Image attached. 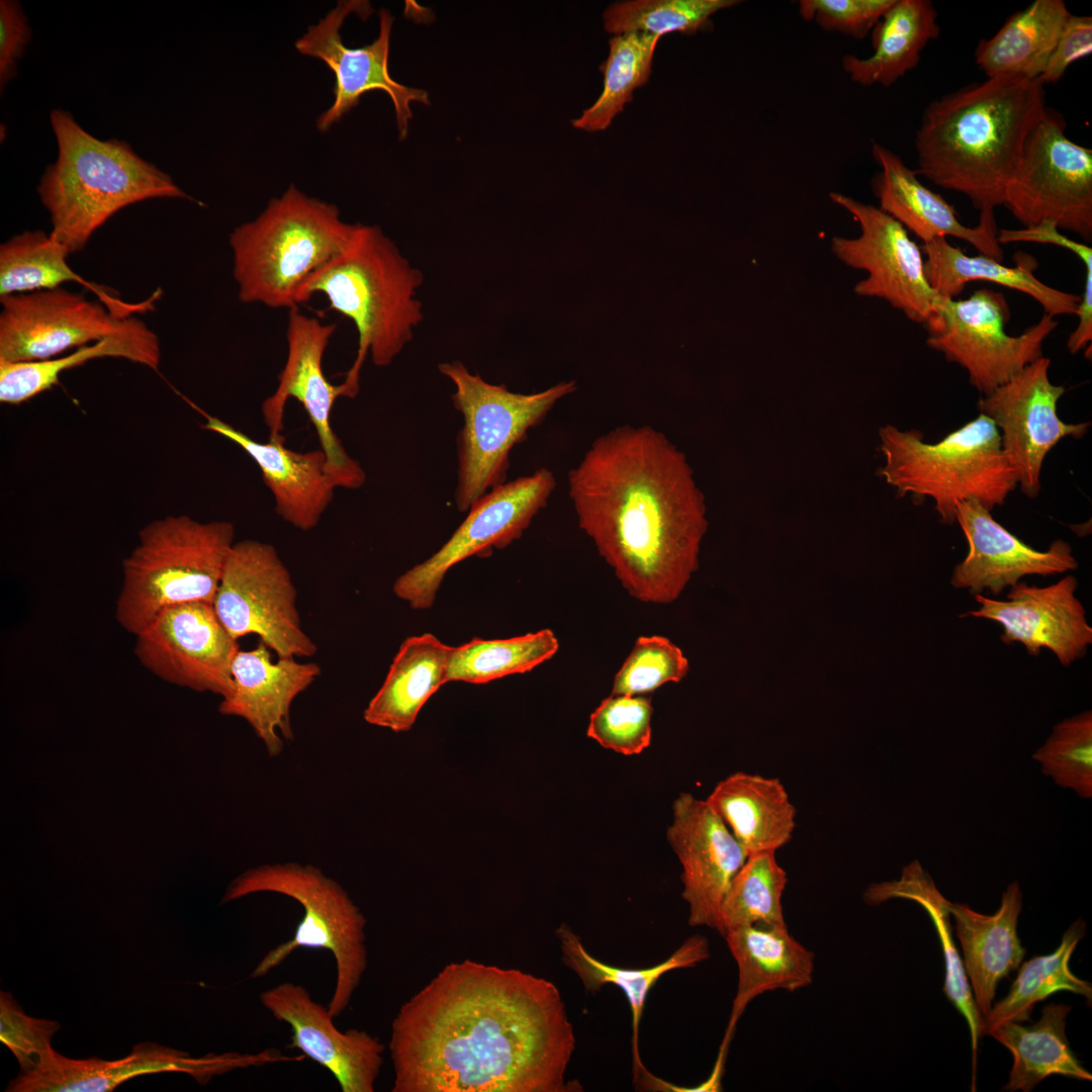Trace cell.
Here are the masks:
<instances>
[{"label": "cell", "mask_w": 1092, "mask_h": 1092, "mask_svg": "<svg viewBox=\"0 0 1092 1092\" xmlns=\"http://www.w3.org/2000/svg\"><path fill=\"white\" fill-rule=\"evenodd\" d=\"M575 1035L550 981L469 959L446 965L391 1022L392 1092H566Z\"/></svg>", "instance_id": "cell-1"}, {"label": "cell", "mask_w": 1092, "mask_h": 1092, "mask_svg": "<svg viewBox=\"0 0 1092 1092\" xmlns=\"http://www.w3.org/2000/svg\"><path fill=\"white\" fill-rule=\"evenodd\" d=\"M578 525L633 598L675 601L698 568L705 497L662 432L620 426L599 436L568 473Z\"/></svg>", "instance_id": "cell-2"}, {"label": "cell", "mask_w": 1092, "mask_h": 1092, "mask_svg": "<svg viewBox=\"0 0 1092 1092\" xmlns=\"http://www.w3.org/2000/svg\"><path fill=\"white\" fill-rule=\"evenodd\" d=\"M1038 79L986 78L930 102L915 135L918 170L982 211L1003 204L1030 131L1044 113Z\"/></svg>", "instance_id": "cell-3"}, {"label": "cell", "mask_w": 1092, "mask_h": 1092, "mask_svg": "<svg viewBox=\"0 0 1092 1092\" xmlns=\"http://www.w3.org/2000/svg\"><path fill=\"white\" fill-rule=\"evenodd\" d=\"M424 277L377 225L359 223L350 244L303 285L298 304L322 293L329 308L355 325L358 347L353 365L340 384L342 396L355 397L368 355L386 367L412 341L424 312L417 293Z\"/></svg>", "instance_id": "cell-4"}, {"label": "cell", "mask_w": 1092, "mask_h": 1092, "mask_svg": "<svg viewBox=\"0 0 1092 1092\" xmlns=\"http://www.w3.org/2000/svg\"><path fill=\"white\" fill-rule=\"evenodd\" d=\"M57 160L37 193L51 216V237L69 254L82 250L97 229L120 209L153 198L193 200L172 178L121 141H101L73 116L53 110Z\"/></svg>", "instance_id": "cell-5"}, {"label": "cell", "mask_w": 1092, "mask_h": 1092, "mask_svg": "<svg viewBox=\"0 0 1092 1092\" xmlns=\"http://www.w3.org/2000/svg\"><path fill=\"white\" fill-rule=\"evenodd\" d=\"M358 228L341 219L337 205L291 184L230 235L239 299L271 308L298 307L303 285L350 244Z\"/></svg>", "instance_id": "cell-6"}, {"label": "cell", "mask_w": 1092, "mask_h": 1092, "mask_svg": "<svg viewBox=\"0 0 1092 1092\" xmlns=\"http://www.w3.org/2000/svg\"><path fill=\"white\" fill-rule=\"evenodd\" d=\"M879 436L885 457L880 475L900 496L930 497L944 524L956 522L958 503L977 500L992 511L1018 486L999 431L982 414L935 443L890 425Z\"/></svg>", "instance_id": "cell-7"}, {"label": "cell", "mask_w": 1092, "mask_h": 1092, "mask_svg": "<svg viewBox=\"0 0 1092 1092\" xmlns=\"http://www.w3.org/2000/svg\"><path fill=\"white\" fill-rule=\"evenodd\" d=\"M235 536L231 522H198L185 515L146 525L122 562L115 607L119 625L136 635L166 608L212 604Z\"/></svg>", "instance_id": "cell-8"}, {"label": "cell", "mask_w": 1092, "mask_h": 1092, "mask_svg": "<svg viewBox=\"0 0 1092 1092\" xmlns=\"http://www.w3.org/2000/svg\"><path fill=\"white\" fill-rule=\"evenodd\" d=\"M263 892L295 900L303 916L293 936L268 950L250 978L267 976L300 947L328 950L336 965L328 1009L334 1019L339 1017L348 1008L368 966L365 916L337 881L314 866L298 862L246 870L229 885L221 903Z\"/></svg>", "instance_id": "cell-9"}, {"label": "cell", "mask_w": 1092, "mask_h": 1092, "mask_svg": "<svg viewBox=\"0 0 1092 1092\" xmlns=\"http://www.w3.org/2000/svg\"><path fill=\"white\" fill-rule=\"evenodd\" d=\"M441 374L455 386L454 407L463 417L457 436L455 503L464 513L493 487L507 481L512 449L539 425L557 401L576 389L562 381L536 393L513 392L471 373L460 361L441 363Z\"/></svg>", "instance_id": "cell-10"}, {"label": "cell", "mask_w": 1092, "mask_h": 1092, "mask_svg": "<svg viewBox=\"0 0 1092 1092\" xmlns=\"http://www.w3.org/2000/svg\"><path fill=\"white\" fill-rule=\"evenodd\" d=\"M1010 309L1003 293L979 289L966 299L940 297L925 325L926 344L964 368L983 395L1006 383L1042 355L1058 322L1043 314L1020 335L1007 334Z\"/></svg>", "instance_id": "cell-11"}, {"label": "cell", "mask_w": 1092, "mask_h": 1092, "mask_svg": "<svg viewBox=\"0 0 1092 1092\" xmlns=\"http://www.w3.org/2000/svg\"><path fill=\"white\" fill-rule=\"evenodd\" d=\"M1065 129L1063 117L1046 108L1026 139L1002 205L1023 228L1050 221L1091 241L1092 150Z\"/></svg>", "instance_id": "cell-12"}, {"label": "cell", "mask_w": 1092, "mask_h": 1092, "mask_svg": "<svg viewBox=\"0 0 1092 1092\" xmlns=\"http://www.w3.org/2000/svg\"><path fill=\"white\" fill-rule=\"evenodd\" d=\"M296 601L291 574L273 545L235 542L212 602L234 639L255 634L279 657L313 656L317 646L301 627Z\"/></svg>", "instance_id": "cell-13"}, {"label": "cell", "mask_w": 1092, "mask_h": 1092, "mask_svg": "<svg viewBox=\"0 0 1092 1092\" xmlns=\"http://www.w3.org/2000/svg\"><path fill=\"white\" fill-rule=\"evenodd\" d=\"M555 486L553 473L542 467L487 491L436 553L395 579V596L415 610L430 609L450 568L471 556L487 557L519 539Z\"/></svg>", "instance_id": "cell-14"}, {"label": "cell", "mask_w": 1092, "mask_h": 1092, "mask_svg": "<svg viewBox=\"0 0 1092 1092\" xmlns=\"http://www.w3.org/2000/svg\"><path fill=\"white\" fill-rule=\"evenodd\" d=\"M829 197L860 228L857 238L831 240V250L841 262L868 273L855 284L854 292L884 299L910 321L925 326L941 296L929 284L922 251L909 232L879 207L839 192H831Z\"/></svg>", "instance_id": "cell-15"}, {"label": "cell", "mask_w": 1092, "mask_h": 1092, "mask_svg": "<svg viewBox=\"0 0 1092 1092\" xmlns=\"http://www.w3.org/2000/svg\"><path fill=\"white\" fill-rule=\"evenodd\" d=\"M336 327L303 314L298 307L288 310L285 364L274 392L263 401L261 412L269 438L284 439L286 403L290 398L298 400L315 429L328 473L336 486L356 489L364 484L366 473L333 430L331 414L336 399L342 396V388L340 384H332L323 369L324 354Z\"/></svg>", "instance_id": "cell-16"}, {"label": "cell", "mask_w": 1092, "mask_h": 1092, "mask_svg": "<svg viewBox=\"0 0 1092 1092\" xmlns=\"http://www.w3.org/2000/svg\"><path fill=\"white\" fill-rule=\"evenodd\" d=\"M373 12L368 1H339L317 24L295 42L296 50L305 56L322 60L335 74V99L329 109L317 118V127L328 130L343 115L358 105L360 98L372 90L386 92L394 107L400 140L407 134L408 120L413 117L411 103L429 104L427 91L412 88L393 80L388 70L389 40L393 23L390 12L379 13V34L370 44L351 49L340 34L344 20L352 13L366 20Z\"/></svg>", "instance_id": "cell-17"}, {"label": "cell", "mask_w": 1092, "mask_h": 1092, "mask_svg": "<svg viewBox=\"0 0 1092 1092\" xmlns=\"http://www.w3.org/2000/svg\"><path fill=\"white\" fill-rule=\"evenodd\" d=\"M276 1049L256 1054L228 1052L192 1057L155 1042H141L124 1058L75 1060L52 1049L40 1064L20 1072L7 1092H108L132 1078L157 1073H183L201 1085L235 1070L291 1061Z\"/></svg>", "instance_id": "cell-18"}, {"label": "cell", "mask_w": 1092, "mask_h": 1092, "mask_svg": "<svg viewBox=\"0 0 1092 1092\" xmlns=\"http://www.w3.org/2000/svg\"><path fill=\"white\" fill-rule=\"evenodd\" d=\"M1051 360L1039 357L1014 377L978 401L979 414L990 419L1000 434L1002 450L1022 493L1036 497L1042 464L1064 438H1082L1090 423L1067 424L1058 415L1063 385L1051 382Z\"/></svg>", "instance_id": "cell-19"}, {"label": "cell", "mask_w": 1092, "mask_h": 1092, "mask_svg": "<svg viewBox=\"0 0 1092 1092\" xmlns=\"http://www.w3.org/2000/svg\"><path fill=\"white\" fill-rule=\"evenodd\" d=\"M135 636L136 658L161 679L222 699L232 694V663L240 648L211 603L166 608Z\"/></svg>", "instance_id": "cell-20"}, {"label": "cell", "mask_w": 1092, "mask_h": 1092, "mask_svg": "<svg viewBox=\"0 0 1092 1092\" xmlns=\"http://www.w3.org/2000/svg\"><path fill=\"white\" fill-rule=\"evenodd\" d=\"M0 361L55 358L115 333L125 317L61 287L0 296Z\"/></svg>", "instance_id": "cell-21"}, {"label": "cell", "mask_w": 1092, "mask_h": 1092, "mask_svg": "<svg viewBox=\"0 0 1092 1092\" xmlns=\"http://www.w3.org/2000/svg\"><path fill=\"white\" fill-rule=\"evenodd\" d=\"M262 1006L291 1029L289 1049L327 1069L342 1092H373L383 1065L384 1044L366 1030L338 1029L328 1007L293 982L259 995Z\"/></svg>", "instance_id": "cell-22"}, {"label": "cell", "mask_w": 1092, "mask_h": 1092, "mask_svg": "<svg viewBox=\"0 0 1092 1092\" xmlns=\"http://www.w3.org/2000/svg\"><path fill=\"white\" fill-rule=\"evenodd\" d=\"M672 811L667 839L682 867L689 924L720 933L723 900L747 853L706 801L682 793Z\"/></svg>", "instance_id": "cell-23"}, {"label": "cell", "mask_w": 1092, "mask_h": 1092, "mask_svg": "<svg viewBox=\"0 0 1092 1092\" xmlns=\"http://www.w3.org/2000/svg\"><path fill=\"white\" fill-rule=\"evenodd\" d=\"M1077 586L1078 580L1071 574L1043 587L1018 581L1010 587L1007 601L975 595L980 608L961 617L994 621L1003 627L1001 640L1005 644L1019 642L1032 656L1042 648L1050 649L1068 666L1082 657L1092 642V628L1075 596Z\"/></svg>", "instance_id": "cell-24"}, {"label": "cell", "mask_w": 1092, "mask_h": 1092, "mask_svg": "<svg viewBox=\"0 0 1092 1092\" xmlns=\"http://www.w3.org/2000/svg\"><path fill=\"white\" fill-rule=\"evenodd\" d=\"M956 522L969 547L952 571L950 584L956 588L973 595L989 589L998 596L1023 576H1050L1078 567L1068 542L1059 539L1048 550H1036L995 521L991 510L977 500L958 503Z\"/></svg>", "instance_id": "cell-25"}, {"label": "cell", "mask_w": 1092, "mask_h": 1092, "mask_svg": "<svg viewBox=\"0 0 1092 1092\" xmlns=\"http://www.w3.org/2000/svg\"><path fill=\"white\" fill-rule=\"evenodd\" d=\"M322 669L314 662L295 657L271 659L263 643L251 650L239 649L232 663L233 692L222 699L219 712L246 720L270 756L279 755L284 740L293 739L290 709Z\"/></svg>", "instance_id": "cell-26"}, {"label": "cell", "mask_w": 1092, "mask_h": 1092, "mask_svg": "<svg viewBox=\"0 0 1092 1092\" xmlns=\"http://www.w3.org/2000/svg\"><path fill=\"white\" fill-rule=\"evenodd\" d=\"M872 155L880 171L872 179V190L884 212L899 221L923 244L939 237L963 240L982 255L1002 262L1004 252L997 239L994 211L980 212L976 226H967L940 194L924 186L916 170L910 169L893 151L873 143Z\"/></svg>", "instance_id": "cell-27"}, {"label": "cell", "mask_w": 1092, "mask_h": 1092, "mask_svg": "<svg viewBox=\"0 0 1092 1092\" xmlns=\"http://www.w3.org/2000/svg\"><path fill=\"white\" fill-rule=\"evenodd\" d=\"M205 419L203 429L235 443L254 460L283 521L305 532L318 525L338 488L322 449L294 451L285 446V439L259 442L216 417Z\"/></svg>", "instance_id": "cell-28"}, {"label": "cell", "mask_w": 1092, "mask_h": 1092, "mask_svg": "<svg viewBox=\"0 0 1092 1092\" xmlns=\"http://www.w3.org/2000/svg\"><path fill=\"white\" fill-rule=\"evenodd\" d=\"M1021 910L1022 892L1017 882L1007 886L993 915L981 914L967 904H949L965 973L982 1017L993 1006L998 984L1019 968L1025 956L1017 934Z\"/></svg>", "instance_id": "cell-29"}, {"label": "cell", "mask_w": 1092, "mask_h": 1092, "mask_svg": "<svg viewBox=\"0 0 1092 1092\" xmlns=\"http://www.w3.org/2000/svg\"><path fill=\"white\" fill-rule=\"evenodd\" d=\"M724 937L738 969L727 1035L746 1006L758 995L784 989L797 991L813 981L814 954L788 927L749 925L728 929Z\"/></svg>", "instance_id": "cell-30"}, {"label": "cell", "mask_w": 1092, "mask_h": 1092, "mask_svg": "<svg viewBox=\"0 0 1092 1092\" xmlns=\"http://www.w3.org/2000/svg\"><path fill=\"white\" fill-rule=\"evenodd\" d=\"M747 856L787 845L797 810L778 778L736 771L720 781L705 800Z\"/></svg>", "instance_id": "cell-31"}, {"label": "cell", "mask_w": 1092, "mask_h": 1092, "mask_svg": "<svg viewBox=\"0 0 1092 1092\" xmlns=\"http://www.w3.org/2000/svg\"><path fill=\"white\" fill-rule=\"evenodd\" d=\"M924 269L931 287L943 298H956L966 284L988 281L1027 294L1053 317L1077 313L1081 297L1039 280L1033 273L1036 262L1021 257L1016 267H1008L985 255L969 256L939 237L922 245Z\"/></svg>", "instance_id": "cell-32"}, {"label": "cell", "mask_w": 1092, "mask_h": 1092, "mask_svg": "<svg viewBox=\"0 0 1092 1092\" xmlns=\"http://www.w3.org/2000/svg\"><path fill=\"white\" fill-rule=\"evenodd\" d=\"M453 646L424 633L406 638L387 675L364 710V720L393 732L408 731L427 701L446 684Z\"/></svg>", "instance_id": "cell-33"}, {"label": "cell", "mask_w": 1092, "mask_h": 1092, "mask_svg": "<svg viewBox=\"0 0 1092 1092\" xmlns=\"http://www.w3.org/2000/svg\"><path fill=\"white\" fill-rule=\"evenodd\" d=\"M939 32L931 1L895 0L871 32L873 54L845 55L842 69L858 85L889 87L917 67L921 52Z\"/></svg>", "instance_id": "cell-34"}, {"label": "cell", "mask_w": 1092, "mask_h": 1092, "mask_svg": "<svg viewBox=\"0 0 1092 1092\" xmlns=\"http://www.w3.org/2000/svg\"><path fill=\"white\" fill-rule=\"evenodd\" d=\"M104 357L123 358L157 370L159 338L145 323L127 316L112 335L68 355L30 362L0 361V401L20 404L58 384L64 371Z\"/></svg>", "instance_id": "cell-35"}, {"label": "cell", "mask_w": 1092, "mask_h": 1092, "mask_svg": "<svg viewBox=\"0 0 1092 1092\" xmlns=\"http://www.w3.org/2000/svg\"><path fill=\"white\" fill-rule=\"evenodd\" d=\"M562 961L581 981L586 991L595 993L607 984H613L625 994L632 1013V1044L635 1079H641L644 1069L638 1048L639 1025L644 1005L651 988L659 978L676 969L693 968L710 957L709 942L700 934L686 939L665 961L645 969H626L610 966L593 957L579 936L565 923L555 931Z\"/></svg>", "instance_id": "cell-36"}, {"label": "cell", "mask_w": 1092, "mask_h": 1092, "mask_svg": "<svg viewBox=\"0 0 1092 1092\" xmlns=\"http://www.w3.org/2000/svg\"><path fill=\"white\" fill-rule=\"evenodd\" d=\"M1071 1010L1069 1005L1051 1003L1042 1008L1040 1018L1033 1024L1005 1021L988 1032L1013 1057L1009 1080L1002 1090L1029 1092L1052 1075L1092 1080L1066 1035V1019Z\"/></svg>", "instance_id": "cell-37"}, {"label": "cell", "mask_w": 1092, "mask_h": 1092, "mask_svg": "<svg viewBox=\"0 0 1092 1092\" xmlns=\"http://www.w3.org/2000/svg\"><path fill=\"white\" fill-rule=\"evenodd\" d=\"M1071 14L1062 0L1033 1L978 43L976 64L987 78L1038 79Z\"/></svg>", "instance_id": "cell-38"}, {"label": "cell", "mask_w": 1092, "mask_h": 1092, "mask_svg": "<svg viewBox=\"0 0 1092 1092\" xmlns=\"http://www.w3.org/2000/svg\"><path fill=\"white\" fill-rule=\"evenodd\" d=\"M895 898L911 900L919 904L929 915L942 947L945 964L943 992L967 1021L972 1044L973 1090H975L978 1041L981 1036L982 1016L975 1004L971 986L952 938L949 922V904L936 888L918 860L902 870L898 880L872 884L863 893L869 905H879Z\"/></svg>", "instance_id": "cell-39"}, {"label": "cell", "mask_w": 1092, "mask_h": 1092, "mask_svg": "<svg viewBox=\"0 0 1092 1092\" xmlns=\"http://www.w3.org/2000/svg\"><path fill=\"white\" fill-rule=\"evenodd\" d=\"M69 252L42 231H25L0 246V296L55 289L77 282L96 293L115 314L148 310L152 301L126 303L83 279L67 263Z\"/></svg>", "instance_id": "cell-40"}, {"label": "cell", "mask_w": 1092, "mask_h": 1092, "mask_svg": "<svg viewBox=\"0 0 1092 1092\" xmlns=\"http://www.w3.org/2000/svg\"><path fill=\"white\" fill-rule=\"evenodd\" d=\"M1085 932V921L1076 919L1052 953L1033 957L1019 966L1008 994L982 1017L981 1035L988 1034L993 1027L1005 1021H1029L1034 1005L1057 992L1068 991L1091 1001V984L1078 978L1070 969L1071 957Z\"/></svg>", "instance_id": "cell-41"}, {"label": "cell", "mask_w": 1092, "mask_h": 1092, "mask_svg": "<svg viewBox=\"0 0 1092 1092\" xmlns=\"http://www.w3.org/2000/svg\"><path fill=\"white\" fill-rule=\"evenodd\" d=\"M559 642L550 629L507 639L473 638L453 647L446 682L486 684L516 673H525L551 659Z\"/></svg>", "instance_id": "cell-42"}, {"label": "cell", "mask_w": 1092, "mask_h": 1092, "mask_svg": "<svg viewBox=\"0 0 1092 1092\" xmlns=\"http://www.w3.org/2000/svg\"><path fill=\"white\" fill-rule=\"evenodd\" d=\"M659 38L647 32H626L610 38L609 56L601 66L603 92L580 117L571 121L575 128L598 131L611 124L625 104L632 101L634 90L648 82Z\"/></svg>", "instance_id": "cell-43"}, {"label": "cell", "mask_w": 1092, "mask_h": 1092, "mask_svg": "<svg viewBox=\"0 0 1092 1092\" xmlns=\"http://www.w3.org/2000/svg\"><path fill=\"white\" fill-rule=\"evenodd\" d=\"M787 884V873L777 861L776 852L748 855L723 900L720 934L749 925L787 926L782 905Z\"/></svg>", "instance_id": "cell-44"}, {"label": "cell", "mask_w": 1092, "mask_h": 1092, "mask_svg": "<svg viewBox=\"0 0 1092 1092\" xmlns=\"http://www.w3.org/2000/svg\"><path fill=\"white\" fill-rule=\"evenodd\" d=\"M737 0H633L615 3L604 13L610 33L647 32L658 36L680 31L693 34L719 10Z\"/></svg>", "instance_id": "cell-45"}, {"label": "cell", "mask_w": 1092, "mask_h": 1092, "mask_svg": "<svg viewBox=\"0 0 1092 1092\" xmlns=\"http://www.w3.org/2000/svg\"><path fill=\"white\" fill-rule=\"evenodd\" d=\"M1042 774L1079 797H1092V712L1064 719L1032 754Z\"/></svg>", "instance_id": "cell-46"}, {"label": "cell", "mask_w": 1092, "mask_h": 1092, "mask_svg": "<svg viewBox=\"0 0 1092 1092\" xmlns=\"http://www.w3.org/2000/svg\"><path fill=\"white\" fill-rule=\"evenodd\" d=\"M689 661L679 647L662 636H641L614 677L611 695L640 696L680 681Z\"/></svg>", "instance_id": "cell-47"}, {"label": "cell", "mask_w": 1092, "mask_h": 1092, "mask_svg": "<svg viewBox=\"0 0 1092 1092\" xmlns=\"http://www.w3.org/2000/svg\"><path fill=\"white\" fill-rule=\"evenodd\" d=\"M651 716L650 699L611 695L590 715L587 736L618 753L638 754L650 744Z\"/></svg>", "instance_id": "cell-48"}, {"label": "cell", "mask_w": 1092, "mask_h": 1092, "mask_svg": "<svg viewBox=\"0 0 1092 1092\" xmlns=\"http://www.w3.org/2000/svg\"><path fill=\"white\" fill-rule=\"evenodd\" d=\"M57 1021L26 1015L13 996L0 993V1041L15 1056L20 1072L37 1067L53 1049V1036L60 1029Z\"/></svg>", "instance_id": "cell-49"}, {"label": "cell", "mask_w": 1092, "mask_h": 1092, "mask_svg": "<svg viewBox=\"0 0 1092 1092\" xmlns=\"http://www.w3.org/2000/svg\"><path fill=\"white\" fill-rule=\"evenodd\" d=\"M895 0H801L798 11L805 21H813L825 31H835L862 39L893 5Z\"/></svg>", "instance_id": "cell-50"}, {"label": "cell", "mask_w": 1092, "mask_h": 1092, "mask_svg": "<svg viewBox=\"0 0 1092 1092\" xmlns=\"http://www.w3.org/2000/svg\"><path fill=\"white\" fill-rule=\"evenodd\" d=\"M1092 53V18L1071 14L1038 77L1043 84L1058 82L1076 61Z\"/></svg>", "instance_id": "cell-51"}, {"label": "cell", "mask_w": 1092, "mask_h": 1092, "mask_svg": "<svg viewBox=\"0 0 1092 1092\" xmlns=\"http://www.w3.org/2000/svg\"><path fill=\"white\" fill-rule=\"evenodd\" d=\"M31 30L17 1H0V86L15 76L17 63L25 52Z\"/></svg>", "instance_id": "cell-52"}]
</instances>
